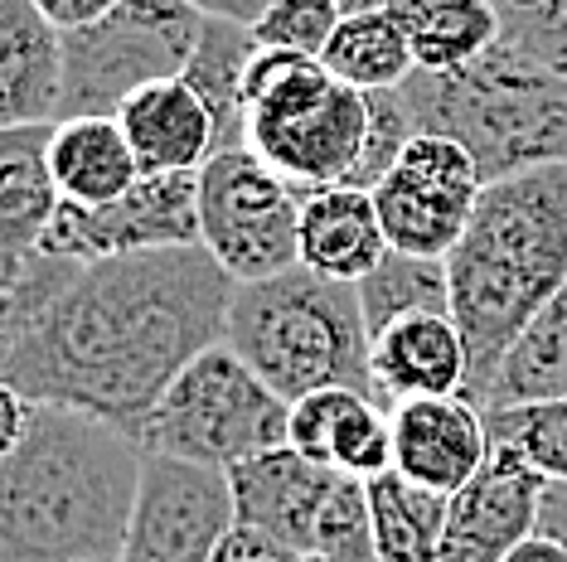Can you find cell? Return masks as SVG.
Here are the masks:
<instances>
[{"instance_id":"cell-21","label":"cell","mask_w":567,"mask_h":562,"mask_svg":"<svg viewBox=\"0 0 567 562\" xmlns=\"http://www.w3.org/2000/svg\"><path fill=\"white\" fill-rule=\"evenodd\" d=\"M389 258L379 204L369 189L326 185L301 195V267L330 281H364Z\"/></svg>"},{"instance_id":"cell-4","label":"cell","mask_w":567,"mask_h":562,"mask_svg":"<svg viewBox=\"0 0 567 562\" xmlns=\"http://www.w3.org/2000/svg\"><path fill=\"white\" fill-rule=\"evenodd\" d=\"M422 132L451 136L475 156L485 185L567 160V79L509 44L466 69H417L398 87Z\"/></svg>"},{"instance_id":"cell-16","label":"cell","mask_w":567,"mask_h":562,"mask_svg":"<svg viewBox=\"0 0 567 562\" xmlns=\"http://www.w3.org/2000/svg\"><path fill=\"white\" fill-rule=\"evenodd\" d=\"M340 470L311 461L296 446H277V451H262L252 461H238L228 470V485H234V509L238 523L262 533H277L281 543L311 553L316 543V519L326 509Z\"/></svg>"},{"instance_id":"cell-7","label":"cell","mask_w":567,"mask_h":562,"mask_svg":"<svg viewBox=\"0 0 567 562\" xmlns=\"http://www.w3.org/2000/svg\"><path fill=\"white\" fill-rule=\"evenodd\" d=\"M291 441V403L243 360L234 344H214L179 374L141 427L151 456H179L234 470Z\"/></svg>"},{"instance_id":"cell-12","label":"cell","mask_w":567,"mask_h":562,"mask_svg":"<svg viewBox=\"0 0 567 562\" xmlns=\"http://www.w3.org/2000/svg\"><path fill=\"white\" fill-rule=\"evenodd\" d=\"M234 523L228 470L146 451L122 562H214Z\"/></svg>"},{"instance_id":"cell-25","label":"cell","mask_w":567,"mask_h":562,"mask_svg":"<svg viewBox=\"0 0 567 562\" xmlns=\"http://www.w3.org/2000/svg\"><path fill=\"white\" fill-rule=\"evenodd\" d=\"M373 500V543L379 562H436L446 539V514L451 495H436L427 485H412L408 476H373L369 480Z\"/></svg>"},{"instance_id":"cell-10","label":"cell","mask_w":567,"mask_h":562,"mask_svg":"<svg viewBox=\"0 0 567 562\" xmlns=\"http://www.w3.org/2000/svg\"><path fill=\"white\" fill-rule=\"evenodd\" d=\"M481 189H485V175L461 140L422 132L412 136L403 160L369 195L379 204L389 248L446 262L451 248L466 233L475 204H481Z\"/></svg>"},{"instance_id":"cell-14","label":"cell","mask_w":567,"mask_h":562,"mask_svg":"<svg viewBox=\"0 0 567 562\" xmlns=\"http://www.w3.org/2000/svg\"><path fill=\"white\" fill-rule=\"evenodd\" d=\"M489 461V427L471 398L393 403V470L436 495H461Z\"/></svg>"},{"instance_id":"cell-6","label":"cell","mask_w":567,"mask_h":562,"mask_svg":"<svg viewBox=\"0 0 567 562\" xmlns=\"http://www.w3.org/2000/svg\"><path fill=\"white\" fill-rule=\"evenodd\" d=\"M369 136V93L316 54L257 49L248 69V150L296 189L344 185Z\"/></svg>"},{"instance_id":"cell-1","label":"cell","mask_w":567,"mask_h":562,"mask_svg":"<svg viewBox=\"0 0 567 562\" xmlns=\"http://www.w3.org/2000/svg\"><path fill=\"white\" fill-rule=\"evenodd\" d=\"M234 287L209 248L102 262L34 252L0 281V378L141 441L165 388L228 340Z\"/></svg>"},{"instance_id":"cell-9","label":"cell","mask_w":567,"mask_h":562,"mask_svg":"<svg viewBox=\"0 0 567 562\" xmlns=\"http://www.w3.org/2000/svg\"><path fill=\"white\" fill-rule=\"evenodd\" d=\"M199 242L238 287L301 267V189L252 156L218 150L199 170Z\"/></svg>"},{"instance_id":"cell-2","label":"cell","mask_w":567,"mask_h":562,"mask_svg":"<svg viewBox=\"0 0 567 562\" xmlns=\"http://www.w3.org/2000/svg\"><path fill=\"white\" fill-rule=\"evenodd\" d=\"M146 446L69 407H30L0 456V562H122Z\"/></svg>"},{"instance_id":"cell-22","label":"cell","mask_w":567,"mask_h":562,"mask_svg":"<svg viewBox=\"0 0 567 562\" xmlns=\"http://www.w3.org/2000/svg\"><path fill=\"white\" fill-rule=\"evenodd\" d=\"M59 195L69 204H112L141 180V160L117 117H63L49 136Z\"/></svg>"},{"instance_id":"cell-29","label":"cell","mask_w":567,"mask_h":562,"mask_svg":"<svg viewBox=\"0 0 567 562\" xmlns=\"http://www.w3.org/2000/svg\"><path fill=\"white\" fill-rule=\"evenodd\" d=\"M485 427L489 441L509 446L548 485H567V398L499 407V413H485Z\"/></svg>"},{"instance_id":"cell-26","label":"cell","mask_w":567,"mask_h":562,"mask_svg":"<svg viewBox=\"0 0 567 562\" xmlns=\"http://www.w3.org/2000/svg\"><path fill=\"white\" fill-rule=\"evenodd\" d=\"M403 15L417 69L451 73L466 69L499 44V15L489 0H412Z\"/></svg>"},{"instance_id":"cell-30","label":"cell","mask_w":567,"mask_h":562,"mask_svg":"<svg viewBox=\"0 0 567 562\" xmlns=\"http://www.w3.org/2000/svg\"><path fill=\"white\" fill-rule=\"evenodd\" d=\"M311 553L334 562H379V543H373V500L369 480L340 476L330 490L326 509L316 519V543Z\"/></svg>"},{"instance_id":"cell-35","label":"cell","mask_w":567,"mask_h":562,"mask_svg":"<svg viewBox=\"0 0 567 562\" xmlns=\"http://www.w3.org/2000/svg\"><path fill=\"white\" fill-rule=\"evenodd\" d=\"M59 30H83V24H97L102 15L122 6V0H34Z\"/></svg>"},{"instance_id":"cell-28","label":"cell","mask_w":567,"mask_h":562,"mask_svg":"<svg viewBox=\"0 0 567 562\" xmlns=\"http://www.w3.org/2000/svg\"><path fill=\"white\" fill-rule=\"evenodd\" d=\"M354 287L369 335H383L408 315H451V277L442 258H417V252L389 248V258Z\"/></svg>"},{"instance_id":"cell-32","label":"cell","mask_w":567,"mask_h":562,"mask_svg":"<svg viewBox=\"0 0 567 562\" xmlns=\"http://www.w3.org/2000/svg\"><path fill=\"white\" fill-rule=\"evenodd\" d=\"M412 136H417V122H412L403 93H398V87H389V93H369V136H364V150H359V160H354V170L344 185L379 189L383 175L403 160Z\"/></svg>"},{"instance_id":"cell-18","label":"cell","mask_w":567,"mask_h":562,"mask_svg":"<svg viewBox=\"0 0 567 562\" xmlns=\"http://www.w3.org/2000/svg\"><path fill=\"white\" fill-rule=\"evenodd\" d=\"M141 175H199L218 156V126L185 79H161L117 112Z\"/></svg>"},{"instance_id":"cell-34","label":"cell","mask_w":567,"mask_h":562,"mask_svg":"<svg viewBox=\"0 0 567 562\" xmlns=\"http://www.w3.org/2000/svg\"><path fill=\"white\" fill-rule=\"evenodd\" d=\"M214 562H306V553H301V548H291V543H281L277 533L234 523V529H228V539L218 543Z\"/></svg>"},{"instance_id":"cell-19","label":"cell","mask_w":567,"mask_h":562,"mask_svg":"<svg viewBox=\"0 0 567 562\" xmlns=\"http://www.w3.org/2000/svg\"><path fill=\"white\" fill-rule=\"evenodd\" d=\"M63 30L34 0H0V126L59 122Z\"/></svg>"},{"instance_id":"cell-33","label":"cell","mask_w":567,"mask_h":562,"mask_svg":"<svg viewBox=\"0 0 567 562\" xmlns=\"http://www.w3.org/2000/svg\"><path fill=\"white\" fill-rule=\"evenodd\" d=\"M340 0H272L267 15L252 24L262 49H291V54H326V44L340 30Z\"/></svg>"},{"instance_id":"cell-23","label":"cell","mask_w":567,"mask_h":562,"mask_svg":"<svg viewBox=\"0 0 567 562\" xmlns=\"http://www.w3.org/2000/svg\"><path fill=\"white\" fill-rule=\"evenodd\" d=\"M257 34L248 24L234 20H214L204 15L199 44L185 63V79L199 93V102L209 107V117L218 126V150H238L248 146V69L257 59Z\"/></svg>"},{"instance_id":"cell-36","label":"cell","mask_w":567,"mask_h":562,"mask_svg":"<svg viewBox=\"0 0 567 562\" xmlns=\"http://www.w3.org/2000/svg\"><path fill=\"white\" fill-rule=\"evenodd\" d=\"M195 10H204V15H214V20H234V24H252L267 15V6L272 0H189Z\"/></svg>"},{"instance_id":"cell-8","label":"cell","mask_w":567,"mask_h":562,"mask_svg":"<svg viewBox=\"0 0 567 562\" xmlns=\"http://www.w3.org/2000/svg\"><path fill=\"white\" fill-rule=\"evenodd\" d=\"M204 10L189 0H122L112 15L63 30V117H117L141 87L179 79L199 44Z\"/></svg>"},{"instance_id":"cell-15","label":"cell","mask_w":567,"mask_h":562,"mask_svg":"<svg viewBox=\"0 0 567 562\" xmlns=\"http://www.w3.org/2000/svg\"><path fill=\"white\" fill-rule=\"evenodd\" d=\"M291 446L354 480L393 470V407L359 388H316L291 403Z\"/></svg>"},{"instance_id":"cell-11","label":"cell","mask_w":567,"mask_h":562,"mask_svg":"<svg viewBox=\"0 0 567 562\" xmlns=\"http://www.w3.org/2000/svg\"><path fill=\"white\" fill-rule=\"evenodd\" d=\"M165 248H204L199 242V175H141L112 204H59L40 252L73 262L136 258Z\"/></svg>"},{"instance_id":"cell-24","label":"cell","mask_w":567,"mask_h":562,"mask_svg":"<svg viewBox=\"0 0 567 562\" xmlns=\"http://www.w3.org/2000/svg\"><path fill=\"white\" fill-rule=\"evenodd\" d=\"M553 398H567V287L505 350V360H499L495 378H489V388L481 398V413L553 403Z\"/></svg>"},{"instance_id":"cell-13","label":"cell","mask_w":567,"mask_h":562,"mask_svg":"<svg viewBox=\"0 0 567 562\" xmlns=\"http://www.w3.org/2000/svg\"><path fill=\"white\" fill-rule=\"evenodd\" d=\"M544 476L524 466L509 446L489 441V461L461 495H451L446 539L436 562H505L524 539L538 533Z\"/></svg>"},{"instance_id":"cell-3","label":"cell","mask_w":567,"mask_h":562,"mask_svg":"<svg viewBox=\"0 0 567 562\" xmlns=\"http://www.w3.org/2000/svg\"><path fill=\"white\" fill-rule=\"evenodd\" d=\"M446 277L451 321L471 350L466 398L481 407L505 350L567 287V160L489 180Z\"/></svg>"},{"instance_id":"cell-38","label":"cell","mask_w":567,"mask_h":562,"mask_svg":"<svg viewBox=\"0 0 567 562\" xmlns=\"http://www.w3.org/2000/svg\"><path fill=\"white\" fill-rule=\"evenodd\" d=\"M412 0H340L344 15H389V10H408Z\"/></svg>"},{"instance_id":"cell-17","label":"cell","mask_w":567,"mask_h":562,"mask_svg":"<svg viewBox=\"0 0 567 562\" xmlns=\"http://www.w3.org/2000/svg\"><path fill=\"white\" fill-rule=\"evenodd\" d=\"M373 388L383 403L408 398H466L471 350L451 315H408L373 335Z\"/></svg>"},{"instance_id":"cell-39","label":"cell","mask_w":567,"mask_h":562,"mask_svg":"<svg viewBox=\"0 0 567 562\" xmlns=\"http://www.w3.org/2000/svg\"><path fill=\"white\" fill-rule=\"evenodd\" d=\"M306 562H334V558H320V553H306Z\"/></svg>"},{"instance_id":"cell-37","label":"cell","mask_w":567,"mask_h":562,"mask_svg":"<svg viewBox=\"0 0 567 562\" xmlns=\"http://www.w3.org/2000/svg\"><path fill=\"white\" fill-rule=\"evenodd\" d=\"M505 562H567V543L548 539V533H534V539H524Z\"/></svg>"},{"instance_id":"cell-27","label":"cell","mask_w":567,"mask_h":562,"mask_svg":"<svg viewBox=\"0 0 567 562\" xmlns=\"http://www.w3.org/2000/svg\"><path fill=\"white\" fill-rule=\"evenodd\" d=\"M320 59L334 79L359 87V93H389L417 73V54H412L398 10H389V15H344Z\"/></svg>"},{"instance_id":"cell-5","label":"cell","mask_w":567,"mask_h":562,"mask_svg":"<svg viewBox=\"0 0 567 562\" xmlns=\"http://www.w3.org/2000/svg\"><path fill=\"white\" fill-rule=\"evenodd\" d=\"M228 344L287 403L316 388L373 393V335L354 281H330L311 267L234 287ZM383 403V398H379Z\"/></svg>"},{"instance_id":"cell-20","label":"cell","mask_w":567,"mask_h":562,"mask_svg":"<svg viewBox=\"0 0 567 562\" xmlns=\"http://www.w3.org/2000/svg\"><path fill=\"white\" fill-rule=\"evenodd\" d=\"M49 136L54 122L0 132V281H10L40 252V238L63 204L49 165Z\"/></svg>"},{"instance_id":"cell-31","label":"cell","mask_w":567,"mask_h":562,"mask_svg":"<svg viewBox=\"0 0 567 562\" xmlns=\"http://www.w3.org/2000/svg\"><path fill=\"white\" fill-rule=\"evenodd\" d=\"M499 15V44L567 79V0H489Z\"/></svg>"}]
</instances>
